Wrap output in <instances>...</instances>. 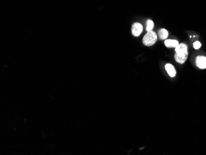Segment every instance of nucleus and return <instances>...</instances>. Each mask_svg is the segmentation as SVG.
<instances>
[{
  "label": "nucleus",
  "instance_id": "9d476101",
  "mask_svg": "<svg viewBox=\"0 0 206 155\" xmlns=\"http://www.w3.org/2000/svg\"><path fill=\"white\" fill-rule=\"evenodd\" d=\"M194 48L196 50H198L201 47V43L199 41H196L193 43Z\"/></svg>",
  "mask_w": 206,
  "mask_h": 155
},
{
  "label": "nucleus",
  "instance_id": "f03ea898",
  "mask_svg": "<svg viewBox=\"0 0 206 155\" xmlns=\"http://www.w3.org/2000/svg\"><path fill=\"white\" fill-rule=\"evenodd\" d=\"M143 31V26L140 23L135 22L132 25L131 33L133 36L138 37L141 35Z\"/></svg>",
  "mask_w": 206,
  "mask_h": 155
},
{
  "label": "nucleus",
  "instance_id": "6e6552de",
  "mask_svg": "<svg viewBox=\"0 0 206 155\" xmlns=\"http://www.w3.org/2000/svg\"><path fill=\"white\" fill-rule=\"evenodd\" d=\"M168 31L166 29H162L159 31V36L160 39L161 40L167 39V38L168 37Z\"/></svg>",
  "mask_w": 206,
  "mask_h": 155
},
{
  "label": "nucleus",
  "instance_id": "20e7f679",
  "mask_svg": "<svg viewBox=\"0 0 206 155\" xmlns=\"http://www.w3.org/2000/svg\"><path fill=\"white\" fill-rule=\"evenodd\" d=\"M188 56V52L184 53H176L175 55V59L177 63L180 64H183L186 61Z\"/></svg>",
  "mask_w": 206,
  "mask_h": 155
},
{
  "label": "nucleus",
  "instance_id": "423d86ee",
  "mask_svg": "<svg viewBox=\"0 0 206 155\" xmlns=\"http://www.w3.org/2000/svg\"><path fill=\"white\" fill-rule=\"evenodd\" d=\"M176 53H184L188 52V47L184 43L179 44L175 48Z\"/></svg>",
  "mask_w": 206,
  "mask_h": 155
},
{
  "label": "nucleus",
  "instance_id": "f257e3e1",
  "mask_svg": "<svg viewBox=\"0 0 206 155\" xmlns=\"http://www.w3.org/2000/svg\"><path fill=\"white\" fill-rule=\"evenodd\" d=\"M157 37L156 34L151 31L147 32V34L144 36L143 39V43L144 45L147 47H150L153 45L157 41Z\"/></svg>",
  "mask_w": 206,
  "mask_h": 155
},
{
  "label": "nucleus",
  "instance_id": "39448f33",
  "mask_svg": "<svg viewBox=\"0 0 206 155\" xmlns=\"http://www.w3.org/2000/svg\"><path fill=\"white\" fill-rule=\"evenodd\" d=\"M165 70L167 71V73L168 74V75L172 77H173L176 75V71H175V67H173V65L170 64H167L165 66Z\"/></svg>",
  "mask_w": 206,
  "mask_h": 155
},
{
  "label": "nucleus",
  "instance_id": "0eeeda50",
  "mask_svg": "<svg viewBox=\"0 0 206 155\" xmlns=\"http://www.w3.org/2000/svg\"><path fill=\"white\" fill-rule=\"evenodd\" d=\"M165 45L168 48H176L179 45V43L176 40H166Z\"/></svg>",
  "mask_w": 206,
  "mask_h": 155
},
{
  "label": "nucleus",
  "instance_id": "1a4fd4ad",
  "mask_svg": "<svg viewBox=\"0 0 206 155\" xmlns=\"http://www.w3.org/2000/svg\"><path fill=\"white\" fill-rule=\"evenodd\" d=\"M154 28V22L151 20H148L147 22V27H146V31L147 32L151 31Z\"/></svg>",
  "mask_w": 206,
  "mask_h": 155
},
{
  "label": "nucleus",
  "instance_id": "7ed1b4c3",
  "mask_svg": "<svg viewBox=\"0 0 206 155\" xmlns=\"http://www.w3.org/2000/svg\"><path fill=\"white\" fill-rule=\"evenodd\" d=\"M196 66L201 69H206V57L199 56L196 59Z\"/></svg>",
  "mask_w": 206,
  "mask_h": 155
}]
</instances>
